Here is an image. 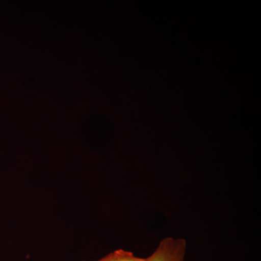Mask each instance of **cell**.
Instances as JSON below:
<instances>
[{"label":"cell","mask_w":261,"mask_h":261,"mask_svg":"<svg viewBox=\"0 0 261 261\" xmlns=\"http://www.w3.org/2000/svg\"><path fill=\"white\" fill-rule=\"evenodd\" d=\"M187 242L185 239L166 238L146 261H185Z\"/></svg>","instance_id":"1"},{"label":"cell","mask_w":261,"mask_h":261,"mask_svg":"<svg viewBox=\"0 0 261 261\" xmlns=\"http://www.w3.org/2000/svg\"><path fill=\"white\" fill-rule=\"evenodd\" d=\"M95 261H146V258L135 256L133 252L120 249Z\"/></svg>","instance_id":"2"}]
</instances>
